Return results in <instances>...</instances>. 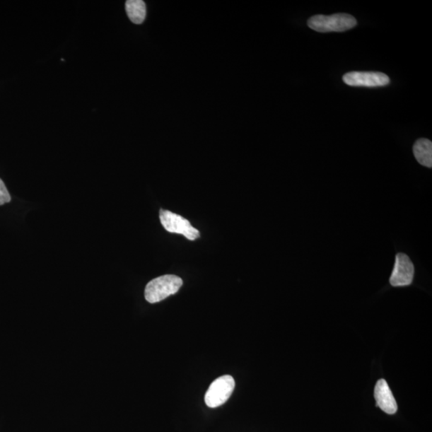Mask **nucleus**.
<instances>
[{
    "mask_svg": "<svg viewBox=\"0 0 432 432\" xmlns=\"http://www.w3.org/2000/svg\"><path fill=\"white\" fill-rule=\"evenodd\" d=\"M356 24L354 17L344 13L314 16L308 21V27L318 33L345 32L355 28Z\"/></svg>",
    "mask_w": 432,
    "mask_h": 432,
    "instance_id": "1",
    "label": "nucleus"
},
{
    "mask_svg": "<svg viewBox=\"0 0 432 432\" xmlns=\"http://www.w3.org/2000/svg\"><path fill=\"white\" fill-rule=\"evenodd\" d=\"M182 285V279L175 275H166L152 279L146 286L145 299L151 303L160 302L178 292Z\"/></svg>",
    "mask_w": 432,
    "mask_h": 432,
    "instance_id": "2",
    "label": "nucleus"
},
{
    "mask_svg": "<svg viewBox=\"0 0 432 432\" xmlns=\"http://www.w3.org/2000/svg\"><path fill=\"white\" fill-rule=\"evenodd\" d=\"M235 386L233 376L223 375L213 382L205 395V403L216 409L227 402Z\"/></svg>",
    "mask_w": 432,
    "mask_h": 432,
    "instance_id": "3",
    "label": "nucleus"
},
{
    "mask_svg": "<svg viewBox=\"0 0 432 432\" xmlns=\"http://www.w3.org/2000/svg\"><path fill=\"white\" fill-rule=\"evenodd\" d=\"M160 218L163 228L169 233L182 235L189 240L199 238V231L192 227L191 223L184 217L162 209L160 212Z\"/></svg>",
    "mask_w": 432,
    "mask_h": 432,
    "instance_id": "4",
    "label": "nucleus"
},
{
    "mask_svg": "<svg viewBox=\"0 0 432 432\" xmlns=\"http://www.w3.org/2000/svg\"><path fill=\"white\" fill-rule=\"evenodd\" d=\"M343 81L351 87L376 88L390 83V78L387 75L373 71L349 72L344 76Z\"/></svg>",
    "mask_w": 432,
    "mask_h": 432,
    "instance_id": "5",
    "label": "nucleus"
},
{
    "mask_svg": "<svg viewBox=\"0 0 432 432\" xmlns=\"http://www.w3.org/2000/svg\"><path fill=\"white\" fill-rule=\"evenodd\" d=\"M415 275V267L406 254L399 253L395 257L394 269L390 277L393 287H404L410 285Z\"/></svg>",
    "mask_w": 432,
    "mask_h": 432,
    "instance_id": "6",
    "label": "nucleus"
},
{
    "mask_svg": "<svg viewBox=\"0 0 432 432\" xmlns=\"http://www.w3.org/2000/svg\"><path fill=\"white\" fill-rule=\"evenodd\" d=\"M375 399L376 406L389 415H394L398 410L397 401H395L392 392L385 380L381 379L376 383L375 387Z\"/></svg>",
    "mask_w": 432,
    "mask_h": 432,
    "instance_id": "7",
    "label": "nucleus"
},
{
    "mask_svg": "<svg viewBox=\"0 0 432 432\" xmlns=\"http://www.w3.org/2000/svg\"><path fill=\"white\" fill-rule=\"evenodd\" d=\"M413 153L424 167H432V143L428 139H419L413 146Z\"/></svg>",
    "mask_w": 432,
    "mask_h": 432,
    "instance_id": "8",
    "label": "nucleus"
},
{
    "mask_svg": "<svg viewBox=\"0 0 432 432\" xmlns=\"http://www.w3.org/2000/svg\"><path fill=\"white\" fill-rule=\"evenodd\" d=\"M126 11L130 21L136 24H141L146 19L147 10L142 0H129L126 2Z\"/></svg>",
    "mask_w": 432,
    "mask_h": 432,
    "instance_id": "9",
    "label": "nucleus"
},
{
    "mask_svg": "<svg viewBox=\"0 0 432 432\" xmlns=\"http://www.w3.org/2000/svg\"><path fill=\"white\" fill-rule=\"evenodd\" d=\"M11 202V196L6 187L4 182L0 179V205L9 203Z\"/></svg>",
    "mask_w": 432,
    "mask_h": 432,
    "instance_id": "10",
    "label": "nucleus"
}]
</instances>
